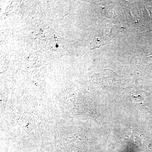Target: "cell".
<instances>
[{"instance_id": "6da1fadb", "label": "cell", "mask_w": 152, "mask_h": 152, "mask_svg": "<svg viewBox=\"0 0 152 152\" xmlns=\"http://www.w3.org/2000/svg\"><path fill=\"white\" fill-rule=\"evenodd\" d=\"M96 77L99 84L106 88H111L115 86L118 75L113 71L105 69L96 75Z\"/></svg>"}]
</instances>
